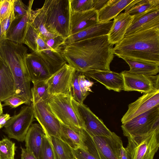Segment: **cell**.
I'll return each instance as SVG.
<instances>
[{"instance_id": "obj_1", "label": "cell", "mask_w": 159, "mask_h": 159, "mask_svg": "<svg viewBox=\"0 0 159 159\" xmlns=\"http://www.w3.org/2000/svg\"><path fill=\"white\" fill-rule=\"evenodd\" d=\"M113 45L108 35L76 42L66 46L61 53L67 63L81 72L93 70H110Z\"/></svg>"}, {"instance_id": "obj_2", "label": "cell", "mask_w": 159, "mask_h": 159, "mask_svg": "<svg viewBox=\"0 0 159 159\" xmlns=\"http://www.w3.org/2000/svg\"><path fill=\"white\" fill-rule=\"evenodd\" d=\"M112 51L122 59L159 64V27L124 37Z\"/></svg>"}, {"instance_id": "obj_3", "label": "cell", "mask_w": 159, "mask_h": 159, "mask_svg": "<svg viewBox=\"0 0 159 159\" xmlns=\"http://www.w3.org/2000/svg\"><path fill=\"white\" fill-rule=\"evenodd\" d=\"M27 48L22 44L7 42L0 46V54L9 66L14 78L16 95L27 105L31 103V80L26 61Z\"/></svg>"}, {"instance_id": "obj_4", "label": "cell", "mask_w": 159, "mask_h": 159, "mask_svg": "<svg viewBox=\"0 0 159 159\" xmlns=\"http://www.w3.org/2000/svg\"><path fill=\"white\" fill-rule=\"evenodd\" d=\"M47 30L66 38L70 35V0H45L42 7Z\"/></svg>"}, {"instance_id": "obj_5", "label": "cell", "mask_w": 159, "mask_h": 159, "mask_svg": "<svg viewBox=\"0 0 159 159\" xmlns=\"http://www.w3.org/2000/svg\"><path fill=\"white\" fill-rule=\"evenodd\" d=\"M47 102L61 124L85 130L84 123L71 96L56 95L51 97Z\"/></svg>"}, {"instance_id": "obj_6", "label": "cell", "mask_w": 159, "mask_h": 159, "mask_svg": "<svg viewBox=\"0 0 159 159\" xmlns=\"http://www.w3.org/2000/svg\"><path fill=\"white\" fill-rule=\"evenodd\" d=\"M127 139L126 148L130 159H154L159 147V127L146 134Z\"/></svg>"}, {"instance_id": "obj_7", "label": "cell", "mask_w": 159, "mask_h": 159, "mask_svg": "<svg viewBox=\"0 0 159 159\" xmlns=\"http://www.w3.org/2000/svg\"><path fill=\"white\" fill-rule=\"evenodd\" d=\"M159 105L122 124L124 136L127 138L146 134L159 127Z\"/></svg>"}, {"instance_id": "obj_8", "label": "cell", "mask_w": 159, "mask_h": 159, "mask_svg": "<svg viewBox=\"0 0 159 159\" xmlns=\"http://www.w3.org/2000/svg\"><path fill=\"white\" fill-rule=\"evenodd\" d=\"M34 118L31 104L23 106L18 113L11 117L4 126V131L9 137L23 142Z\"/></svg>"}, {"instance_id": "obj_9", "label": "cell", "mask_w": 159, "mask_h": 159, "mask_svg": "<svg viewBox=\"0 0 159 159\" xmlns=\"http://www.w3.org/2000/svg\"><path fill=\"white\" fill-rule=\"evenodd\" d=\"M75 69L66 63L46 80L49 94L71 96V84Z\"/></svg>"}, {"instance_id": "obj_10", "label": "cell", "mask_w": 159, "mask_h": 159, "mask_svg": "<svg viewBox=\"0 0 159 159\" xmlns=\"http://www.w3.org/2000/svg\"><path fill=\"white\" fill-rule=\"evenodd\" d=\"M124 80V89L146 93L159 90V75H150L131 73L129 70L121 72Z\"/></svg>"}, {"instance_id": "obj_11", "label": "cell", "mask_w": 159, "mask_h": 159, "mask_svg": "<svg viewBox=\"0 0 159 159\" xmlns=\"http://www.w3.org/2000/svg\"><path fill=\"white\" fill-rule=\"evenodd\" d=\"M34 118L48 137L59 138L61 124L52 112L47 101L31 104Z\"/></svg>"}, {"instance_id": "obj_12", "label": "cell", "mask_w": 159, "mask_h": 159, "mask_svg": "<svg viewBox=\"0 0 159 159\" xmlns=\"http://www.w3.org/2000/svg\"><path fill=\"white\" fill-rule=\"evenodd\" d=\"M73 101L84 123L85 130L91 136L108 137L111 135L112 132L89 107L83 103Z\"/></svg>"}, {"instance_id": "obj_13", "label": "cell", "mask_w": 159, "mask_h": 159, "mask_svg": "<svg viewBox=\"0 0 159 159\" xmlns=\"http://www.w3.org/2000/svg\"><path fill=\"white\" fill-rule=\"evenodd\" d=\"M159 105V90L144 93L134 102L129 104L127 111L121 119L122 124Z\"/></svg>"}, {"instance_id": "obj_14", "label": "cell", "mask_w": 159, "mask_h": 159, "mask_svg": "<svg viewBox=\"0 0 159 159\" xmlns=\"http://www.w3.org/2000/svg\"><path fill=\"white\" fill-rule=\"evenodd\" d=\"M83 73L87 78L97 81L109 90L117 92L124 90V80L121 73H116L111 70H93Z\"/></svg>"}, {"instance_id": "obj_15", "label": "cell", "mask_w": 159, "mask_h": 159, "mask_svg": "<svg viewBox=\"0 0 159 159\" xmlns=\"http://www.w3.org/2000/svg\"><path fill=\"white\" fill-rule=\"evenodd\" d=\"M157 27H159V7L134 16L124 37Z\"/></svg>"}, {"instance_id": "obj_16", "label": "cell", "mask_w": 159, "mask_h": 159, "mask_svg": "<svg viewBox=\"0 0 159 159\" xmlns=\"http://www.w3.org/2000/svg\"><path fill=\"white\" fill-rule=\"evenodd\" d=\"M93 139L106 159H120V148L123 142L121 138L115 133L112 132L110 136H95Z\"/></svg>"}, {"instance_id": "obj_17", "label": "cell", "mask_w": 159, "mask_h": 159, "mask_svg": "<svg viewBox=\"0 0 159 159\" xmlns=\"http://www.w3.org/2000/svg\"><path fill=\"white\" fill-rule=\"evenodd\" d=\"M26 61L28 70L32 83L45 81L52 75L46 63L35 52L28 53Z\"/></svg>"}, {"instance_id": "obj_18", "label": "cell", "mask_w": 159, "mask_h": 159, "mask_svg": "<svg viewBox=\"0 0 159 159\" xmlns=\"http://www.w3.org/2000/svg\"><path fill=\"white\" fill-rule=\"evenodd\" d=\"M34 0H30L27 13L23 17L15 19L7 32L6 39L23 44L30 24V18Z\"/></svg>"}, {"instance_id": "obj_19", "label": "cell", "mask_w": 159, "mask_h": 159, "mask_svg": "<svg viewBox=\"0 0 159 159\" xmlns=\"http://www.w3.org/2000/svg\"><path fill=\"white\" fill-rule=\"evenodd\" d=\"M113 24V21L98 23L76 33L70 35L65 39L64 46L80 40L108 35Z\"/></svg>"}, {"instance_id": "obj_20", "label": "cell", "mask_w": 159, "mask_h": 159, "mask_svg": "<svg viewBox=\"0 0 159 159\" xmlns=\"http://www.w3.org/2000/svg\"><path fill=\"white\" fill-rule=\"evenodd\" d=\"M98 23V12L94 9L84 11L71 12L70 35L79 32Z\"/></svg>"}, {"instance_id": "obj_21", "label": "cell", "mask_w": 159, "mask_h": 159, "mask_svg": "<svg viewBox=\"0 0 159 159\" xmlns=\"http://www.w3.org/2000/svg\"><path fill=\"white\" fill-rule=\"evenodd\" d=\"M16 95L15 81L11 70L0 54V101Z\"/></svg>"}, {"instance_id": "obj_22", "label": "cell", "mask_w": 159, "mask_h": 159, "mask_svg": "<svg viewBox=\"0 0 159 159\" xmlns=\"http://www.w3.org/2000/svg\"><path fill=\"white\" fill-rule=\"evenodd\" d=\"M134 18V16L125 12L121 13L114 18L108 34V40L112 45L116 44L123 39Z\"/></svg>"}, {"instance_id": "obj_23", "label": "cell", "mask_w": 159, "mask_h": 159, "mask_svg": "<svg viewBox=\"0 0 159 159\" xmlns=\"http://www.w3.org/2000/svg\"><path fill=\"white\" fill-rule=\"evenodd\" d=\"M61 129L59 138L67 144L73 149L85 148L84 140L87 131L61 124Z\"/></svg>"}, {"instance_id": "obj_24", "label": "cell", "mask_w": 159, "mask_h": 159, "mask_svg": "<svg viewBox=\"0 0 159 159\" xmlns=\"http://www.w3.org/2000/svg\"><path fill=\"white\" fill-rule=\"evenodd\" d=\"M45 135L44 130L39 124H32L25 136L24 141L26 148L37 159L43 139Z\"/></svg>"}, {"instance_id": "obj_25", "label": "cell", "mask_w": 159, "mask_h": 159, "mask_svg": "<svg viewBox=\"0 0 159 159\" xmlns=\"http://www.w3.org/2000/svg\"><path fill=\"white\" fill-rule=\"evenodd\" d=\"M134 0H109L98 12L99 23H105L114 18Z\"/></svg>"}, {"instance_id": "obj_26", "label": "cell", "mask_w": 159, "mask_h": 159, "mask_svg": "<svg viewBox=\"0 0 159 159\" xmlns=\"http://www.w3.org/2000/svg\"><path fill=\"white\" fill-rule=\"evenodd\" d=\"M30 22L37 32L39 36L45 42L50 38L58 35L49 33L46 29L45 26L43 12L42 7L34 10L31 9Z\"/></svg>"}, {"instance_id": "obj_27", "label": "cell", "mask_w": 159, "mask_h": 159, "mask_svg": "<svg viewBox=\"0 0 159 159\" xmlns=\"http://www.w3.org/2000/svg\"><path fill=\"white\" fill-rule=\"evenodd\" d=\"M35 53L46 63L52 74L67 63L61 53L55 52L49 49L43 50Z\"/></svg>"}, {"instance_id": "obj_28", "label": "cell", "mask_w": 159, "mask_h": 159, "mask_svg": "<svg viewBox=\"0 0 159 159\" xmlns=\"http://www.w3.org/2000/svg\"><path fill=\"white\" fill-rule=\"evenodd\" d=\"M130 67V72L137 74L155 75L159 72V64L123 59Z\"/></svg>"}, {"instance_id": "obj_29", "label": "cell", "mask_w": 159, "mask_h": 159, "mask_svg": "<svg viewBox=\"0 0 159 159\" xmlns=\"http://www.w3.org/2000/svg\"><path fill=\"white\" fill-rule=\"evenodd\" d=\"M159 7V0H136L126 7L124 12L134 16Z\"/></svg>"}, {"instance_id": "obj_30", "label": "cell", "mask_w": 159, "mask_h": 159, "mask_svg": "<svg viewBox=\"0 0 159 159\" xmlns=\"http://www.w3.org/2000/svg\"><path fill=\"white\" fill-rule=\"evenodd\" d=\"M51 141L55 159H75L72 149L60 138L52 136Z\"/></svg>"}, {"instance_id": "obj_31", "label": "cell", "mask_w": 159, "mask_h": 159, "mask_svg": "<svg viewBox=\"0 0 159 159\" xmlns=\"http://www.w3.org/2000/svg\"><path fill=\"white\" fill-rule=\"evenodd\" d=\"M31 89V104L47 101L51 96L49 93L46 80L33 83Z\"/></svg>"}, {"instance_id": "obj_32", "label": "cell", "mask_w": 159, "mask_h": 159, "mask_svg": "<svg viewBox=\"0 0 159 159\" xmlns=\"http://www.w3.org/2000/svg\"><path fill=\"white\" fill-rule=\"evenodd\" d=\"M15 144L5 138L0 141V157L1 159H14Z\"/></svg>"}, {"instance_id": "obj_33", "label": "cell", "mask_w": 159, "mask_h": 159, "mask_svg": "<svg viewBox=\"0 0 159 159\" xmlns=\"http://www.w3.org/2000/svg\"><path fill=\"white\" fill-rule=\"evenodd\" d=\"M38 159H55L51 141L46 134L43 139Z\"/></svg>"}, {"instance_id": "obj_34", "label": "cell", "mask_w": 159, "mask_h": 159, "mask_svg": "<svg viewBox=\"0 0 159 159\" xmlns=\"http://www.w3.org/2000/svg\"><path fill=\"white\" fill-rule=\"evenodd\" d=\"M38 34L30 23L24 39L23 44L27 45L33 52L37 51V41Z\"/></svg>"}, {"instance_id": "obj_35", "label": "cell", "mask_w": 159, "mask_h": 159, "mask_svg": "<svg viewBox=\"0 0 159 159\" xmlns=\"http://www.w3.org/2000/svg\"><path fill=\"white\" fill-rule=\"evenodd\" d=\"M71 12L84 11L93 9V0H70Z\"/></svg>"}, {"instance_id": "obj_36", "label": "cell", "mask_w": 159, "mask_h": 159, "mask_svg": "<svg viewBox=\"0 0 159 159\" xmlns=\"http://www.w3.org/2000/svg\"><path fill=\"white\" fill-rule=\"evenodd\" d=\"M79 73L76 71L73 77L71 84V97L76 102L83 103L85 99L82 95L78 81Z\"/></svg>"}, {"instance_id": "obj_37", "label": "cell", "mask_w": 159, "mask_h": 159, "mask_svg": "<svg viewBox=\"0 0 159 159\" xmlns=\"http://www.w3.org/2000/svg\"><path fill=\"white\" fill-rule=\"evenodd\" d=\"M72 150L75 159H106L101 152L94 153L81 148Z\"/></svg>"}, {"instance_id": "obj_38", "label": "cell", "mask_w": 159, "mask_h": 159, "mask_svg": "<svg viewBox=\"0 0 159 159\" xmlns=\"http://www.w3.org/2000/svg\"><path fill=\"white\" fill-rule=\"evenodd\" d=\"M65 38L58 35L47 39L45 42L52 51L61 53L65 47Z\"/></svg>"}, {"instance_id": "obj_39", "label": "cell", "mask_w": 159, "mask_h": 159, "mask_svg": "<svg viewBox=\"0 0 159 159\" xmlns=\"http://www.w3.org/2000/svg\"><path fill=\"white\" fill-rule=\"evenodd\" d=\"M86 78L83 73L79 72L78 81L82 95L85 99L89 94L90 92H92L91 87L94 84L93 82Z\"/></svg>"}, {"instance_id": "obj_40", "label": "cell", "mask_w": 159, "mask_h": 159, "mask_svg": "<svg viewBox=\"0 0 159 159\" xmlns=\"http://www.w3.org/2000/svg\"><path fill=\"white\" fill-rule=\"evenodd\" d=\"M15 0L0 1V22L8 17L13 10Z\"/></svg>"}, {"instance_id": "obj_41", "label": "cell", "mask_w": 159, "mask_h": 159, "mask_svg": "<svg viewBox=\"0 0 159 159\" xmlns=\"http://www.w3.org/2000/svg\"><path fill=\"white\" fill-rule=\"evenodd\" d=\"M15 19L13 10L8 17L0 22V42L6 39L7 32Z\"/></svg>"}, {"instance_id": "obj_42", "label": "cell", "mask_w": 159, "mask_h": 159, "mask_svg": "<svg viewBox=\"0 0 159 159\" xmlns=\"http://www.w3.org/2000/svg\"><path fill=\"white\" fill-rule=\"evenodd\" d=\"M28 6L25 5L21 0H15L13 11L16 19L21 18L27 13Z\"/></svg>"}, {"instance_id": "obj_43", "label": "cell", "mask_w": 159, "mask_h": 159, "mask_svg": "<svg viewBox=\"0 0 159 159\" xmlns=\"http://www.w3.org/2000/svg\"><path fill=\"white\" fill-rule=\"evenodd\" d=\"M3 102L4 104L2 105V106H9L11 108H16L23 104L26 105L25 101L20 97L16 95L12 96L7 98Z\"/></svg>"}, {"instance_id": "obj_44", "label": "cell", "mask_w": 159, "mask_h": 159, "mask_svg": "<svg viewBox=\"0 0 159 159\" xmlns=\"http://www.w3.org/2000/svg\"><path fill=\"white\" fill-rule=\"evenodd\" d=\"M46 49H49L51 50L45 42L38 36L37 41V51L35 53H37Z\"/></svg>"}, {"instance_id": "obj_45", "label": "cell", "mask_w": 159, "mask_h": 159, "mask_svg": "<svg viewBox=\"0 0 159 159\" xmlns=\"http://www.w3.org/2000/svg\"><path fill=\"white\" fill-rule=\"evenodd\" d=\"M109 0H93V9L98 12L108 2Z\"/></svg>"}, {"instance_id": "obj_46", "label": "cell", "mask_w": 159, "mask_h": 159, "mask_svg": "<svg viewBox=\"0 0 159 159\" xmlns=\"http://www.w3.org/2000/svg\"><path fill=\"white\" fill-rule=\"evenodd\" d=\"M21 159H37L35 156L26 148L21 147Z\"/></svg>"}, {"instance_id": "obj_47", "label": "cell", "mask_w": 159, "mask_h": 159, "mask_svg": "<svg viewBox=\"0 0 159 159\" xmlns=\"http://www.w3.org/2000/svg\"><path fill=\"white\" fill-rule=\"evenodd\" d=\"M10 117V115L7 113H2L0 115V129L4 126Z\"/></svg>"}, {"instance_id": "obj_48", "label": "cell", "mask_w": 159, "mask_h": 159, "mask_svg": "<svg viewBox=\"0 0 159 159\" xmlns=\"http://www.w3.org/2000/svg\"><path fill=\"white\" fill-rule=\"evenodd\" d=\"M120 159H130L129 155L126 148L122 145L120 148Z\"/></svg>"}, {"instance_id": "obj_49", "label": "cell", "mask_w": 159, "mask_h": 159, "mask_svg": "<svg viewBox=\"0 0 159 159\" xmlns=\"http://www.w3.org/2000/svg\"><path fill=\"white\" fill-rule=\"evenodd\" d=\"M2 105V104L1 102L0 101V115L3 113Z\"/></svg>"}, {"instance_id": "obj_50", "label": "cell", "mask_w": 159, "mask_h": 159, "mask_svg": "<svg viewBox=\"0 0 159 159\" xmlns=\"http://www.w3.org/2000/svg\"><path fill=\"white\" fill-rule=\"evenodd\" d=\"M0 159H1V158H0Z\"/></svg>"}]
</instances>
